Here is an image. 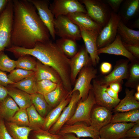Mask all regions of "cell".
Instances as JSON below:
<instances>
[{"mask_svg":"<svg viewBox=\"0 0 139 139\" xmlns=\"http://www.w3.org/2000/svg\"><path fill=\"white\" fill-rule=\"evenodd\" d=\"M11 46L31 49L38 42L50 40L49 31L29 0H12Z\"/></svg>","mask_w":139,"mask_h":139,"instance_id":"obj_1","label":"cell"},{"mask_svg":"<svg viewBox=\"0 0 139 139\" xmlns=\"http://www.w3.org/2000/svg\"><path fill=\"white\" fill-rule=\"evenodd\" d=\"M15 52L18 57L30 55L44 64L52 67L59 75L65 88L71 92L72 86L70 79V59L55 43L50 39L43 42H38L31 49L16 47Z\"/></svg>","mask_w":139,"mask_h":139,"instance_id":"obj_2","label":"cell"},{"mask_svg":"<svg viewBox=\"0 0 139 139\" xmlns=\"http://www.w3.org/2000/svg\"><path fill=\"white\" fill-rule=\"evenodd\" d=\"M13 16L12 0H9L5 7L0 12V52L11 46Z\"/></svg>","mask_w":139,"mask_h":139,"instance_id":"obj_3","label":"cell"},{"mask_svg":"<svg viewBox=\"0 0 139 139\" xmlns=\"http://www.w3.org/2000/svg\"><path fill=\"white\" fill-rule=\"evenodd\" d=\"M84 5L87 14L102 27L107 23L112 10L109 6L101 0H81Z\"/></svg>","mask_w":139,"mask_h":139,"instance_id":"obj_4","label":"cell"},{"mask_svg":"<svg viewBox=\"0 0 139 139\" xmlns=\"http://www.w3.org/2000/svg\"><path fill=\"white\" fill-rule=\"evenodd\" d=\"M93 66L91 63L84 67L80 70L70 95L77 91L79 92L81 100L83 101L87 98L92 88L91 81L95 77L97 73V70Z\"/></svg>","mask_w":139,"mask_h":139,"instance_id":"obj_5","label":"cell"},{"mask_svg":"<svg viewBox=\"0 0 139 139\" xmlns=\"http://www.w3.org/2000/svg\"><path fill=\"white\" fill-rule=\"evenodd\" d=\"M54 27L56 35L61 38L76 40L81 38L79 27L66 16L62 15L55 18Z\"/></svg>","mask_w":139,"mask_h":139,"instance_id":"obj_6","label":"cell"},{"mask_svg":"<svg viewBox=\"0 0 139 139\" xmlns=\"http://www.w3.org/2000/svg\"><path fill=\"white\" fill-rule=\"evenodd\" d=\"M120 20L118 14L112 11L109 21L98 35L97 39L98 49L108 46L114 41L117 35L118 25Z\"/></svg>","mask_w":139,"mask_h":139,"instance_id":"obj_7","label":"cell"},{"mask_svg":"<svg viewBox=\"0 0 139 139\" xmlns=\"http://www.w3.org/2000/svg\"><path fill=\"white\" fill-rule=\"evenodd\" d=\"M95 105L94 95L91 89L85 99L83 101L80 100L79 101L73 115L65 124L72 125L77 122H83L90 126L91 112Z\"/></svg>","mask_w":139,"mask_h":139,"instance_id":"obj_8","label":"cell"},{"mask_svg":"<svg viewBox=\"0 0 139 139\" xmlns=\"http://www.w3.org/2000/svg\"><path fill=\"white\" fill-rule=\"evenodd\" d=\"M49 8L55 18L77 12L87 13L84 6L77 0H54Z\"/></svg>","mask_w":139,"mask_h":139,"instance_id":"obj_9","label":"cell"},{"mask_svg":"<svg viewBox=\"0 0 139 139\" xmlns=\"http://www.w3.org/2000/svg\"><path fill=\"white\" fill-rule=\"evenodd\" d=\"M38 11L40 19L48 29L54 40L55 38L54 21V16L49 8V1L47 0H29Z\"/></svg>","mask_w":139,"mask_h":139,"instance_id":"obj_10","label":"cell"},{"mask_svg":"<svg viewBox=\"0 0 139 139\" xmlns=\"http://www.w3.org/2000/svg\"><path fill=\"white\" fill-rule=\"evenodd\" d=\"M93 80L91 90L94 95L96 105L105 107L112 111L120 100L119 98L114 99L111 97L107 92V86L101 84L97 80Z\"/></svg>","mask_w":139,"mask_h":139,"instance_id":"obj_11","label":"cell"},{"mask_svg":"<svg viewBox=\"0 0 139 139\" xmlns=\"http://www.w3.org/2000/svg\"><path fill=\"white\" fill-rule=\"evenodd\" d=\"M135 123H110L99 131L100 137L102 139H121L125 137L126 132Z\"/></svg>","mask_w":139,"mask_h":139,"instance_id":"obj_12","label":"cell"},{"mask_svg":"<svg viewBox=\"0 0 139 139\" xmlns=\"http://www.w3.org/2000/svg\"><path fill=\"white\" fill-rule=\"evenodd\" d=\"M80 99L78 91H75L72 94L69 103L64 108L57 120L48 131L50 133L58 134L62 127L73 115L78 102Z\"/></svg>","mask_w":139,"mask_h":139,"instance_id":"obj_13","label":"cell"},{"mask_svg":"<svg viewBox=\"0 0 139 139\" xmlns=\"http://www.w3.org/2000/svg\"><path fill=\"white\" fill-rule=\"evenodd\" d=\"M68 133L75 135L79 138L90 137L92 139H99V132L91 126L83 122H78L72 125L65 124L61 128L58 134L62 135Z\"/></svg>","mask_w":139,"mask_h":139,"instance_id":"obj_14","label":"cell"},{"mask_svg":"<svg viewBox=\"0 0 139 139\" xmlns=\"http://www.w3.org/2000/svg\"><path fill=\"white\" fill-rule=\"evenodd\" d=\"M91 63H92L91 59L84 46L81 47L73 57L70 59V79L72 86L80 70L84 67Z\"/></svg>","mask_w":139,"mask_h":139,"instance_id":"obj_15","label":"cell"},{"mask_svg":"<svg viewBox=\"0 0 139 139\" xmlns=\"http://www.w3.org/2000/svg\"><path fill=\"white\" fill-rule=\"evenodd\" d=\"M81 38L84 43L86 49L89 55L93 66L99 62L100 58L98 53L97 39L99 33L79 27Z\"/></svg>","mask_w":139,"mask_h":139,"instance_id":"obj_16","label":"cell"},{"mask_svg":"<svg viewBox=\"0 0 139 139\" xmlns=\"http://www.w3.org/2000/svg\"><path fill=\"white\" fill-rule=\"evenodd\" d=\"M128 59H122L118 61L113 70L107 76L100 81L97 80L101 85L107 87L111 83L121 82L122 80L127 79L129 76Z\"/></svg>","mask_w":139,"mask_h":139,"instance_id":"obj_17","label":"cell"},{"mask_svg":"<svg viewBox=\"0 0 139 139\" xmlns=\"http://www.w3.org/2000/svg\"><path fill=\"white\" fill-rule=\"evenodd\" d=\"M112 116L111 111L97 106L92 110L90 125L99 132L102 128L110 123Z\"/></svg>","mask_w":139,"mask_h":139,"instance_id":"obj_18","label":"cell"},{"mask_svg":"<svg viewBox=\"0 0 139 139\" xmlns=\"http://www.w3.org/2000/svg\"><path fill=\"white\" fill-rule=\"evenodd\" d=\"M98 55L106 53L124 56L132 62H138V60L125 48L123 45L119 36L117 34L116 38L108 46L98 49Z\"/></svg>","mask_w":139,"mask_h":139,"instance_id":"obj_19","label":"cell"},{"mask_svg":"<svg viewBox=\"0 0 139 139\" xmlns=\"http://www.w3.org/2000/svg\"><path fill=\"white\" fill-rule=\"evenodd\" d=\"M67 16L79 27L84 29L99 33L102 28L87 13L77 12L70 14Z\"/></svg>","mask_w":139,"mask_h":139,"instance_id":"obj_20","label":"cell"},{"mask_svg":"<svg viewBox=\"0 0 139 139\" xmlns=\"http://www.w3.org/2000/svg\"><path fill=\"white\" fill-rule=\"evenodd\" d=\"M139 13V0H123L118 13L120 20L126 25L138 16Z\"/></svg>","mask_w":139,"mask_h":139,"instance_id":"obj_21","label":"cell"},{"mask_svg":"<svg viewBox=\"0 0 139 139\" xmlns=\"http://www.w3.org/2000/svg\"><path fill=\"white\" fill-rule=\"evenodd\" d=\"M34 72L37 81L48 80L57 84L62 82L59 75L55 70L49 66L44 64L37 59Z\"/></svg>","mask_w":139,"mask_h":139,"instance_id":"obj_22","label":"cell"},{"mask_svg":"<svg viewBox=\"0 0 139 139\" xmlns=\"http://www.w3.org/2000/svg\"><path fill=\"white\" fill-rule=\"evenodd\" d=\"M135 91L125 90V96L112 111L114 112H124L139 108V102L135 98Z\"/></svg>","mask_w":139,"mask_h":139,"instance_id":"obj_23","label":"cell"},{"mask_svg":"<svg viewBox=\"0 0 139 139\" xmlns=\"http://www.w3.org/2000/svg\"><path fill=\"white\" fill-rule=\"evenodd\" d=\"M70 92L65 88L62 82L57 84L53 91L44 95L47 102L53 109L67 97Z\"/></svg>","mask_w":139,"mask_h":139,"instance_id":"obj_24","label":"cell"},{"mask_svg":"<svg viewBox=\"0 0 139 139\" xmlns=\"http://www.w3.org/2000/svg\"><path fill=\"white\" fill-rule=\"evenodd\" d=\"M71 97L70 94L60 103L49 112L45 118V122L42 129L48 131L51 126L56 122L64 108L69 103Z\"/></svg>","mask_w":139,"mask_h":139,"instance_id":"obj_25","label":"cell"},{"mask_svg":"<svg viewBox=\"0 0 139 139\" xmlns=\"http://www.w3.org/2000/svg\"><path fill=\"white\" fill-rule=\"evenodd\" d=\"M117 34L122 41L127 44L139 45V31L130 29L121 20L119 23Z\"/></svg>","mask_w":139,"mask_h":139,"instance_id":"obj_26","label":"cell"},{"mask_svg":"<svg viewBox=\"0 0 139 139\" xmlns=\"http://www.w3.org/2000/svg\"><path fill=\"white\" fill-rule=\"evenodd\" d=\"M8 94L15 101L20 109H26L32 104L31 94L16 88L6 87Z\"/></svg>","mask_w":139,"mask_h":139,"instance_id":"obj_27","label":"cell"},{"mask_svg":"<svg viewBox=\"0 0 139 139\" xmlns=\"http://www.w3.org/2000/svg\"><path fill=\"white\" fill-rule=\"evenodd\" d=\"M20 109L14 100L8 95L0 103V116L10 121Z\"/></svg>","mask_w":139,"mask_h":139,"instance_id":"obj_28","label":"cell"},{"mask_svg":"<svg viewBox=\"0 0 139 139\" xmlns=\"http://www.w3.org/2000/svg\"><path fill=\"white\" fill-rule=\"evenodd\" d=\"M76 41L70 39L60 38L55 43L69 58L73 57L78 51Z\"/></svg>","mask_w":139,"mask_h":139,"instance_id":"obj_29","label":"cell"},{"mask_svg":"<svg viewBox=\"0 0 139 139\" xmlns=\"http://www.w3.org/2000/svg\"><path fill=\"white\" fill-rule=\"evenodd\" d=\"M31 96L32 104L39 115L45 118L52 109L47 102L44 95L37 92Z\"/></svg>","mask_w":139,"mask_h":139,"instance_id":"obj_30","label":"cell"},{"mask_svg":"<svg viewBox=\"0 0 139 139\" xmlns=\"http://www.w3.org/2000/svg\"><path fill=\"white\" fill-rule=\"evenodd\" d=\"M36 79L35 73L33 74L16 83L8 85L16 88L30 94L37 92L36 86Z\"/></svg>","mask_w":139,"mask_h":139,"instance_id":"obj_31","label":"cell"},{"mask_svg":"<svg viewBox=\"0 0 139 139\" xmlns=\"http://www.w3.org/2000/svg\"><path fill=\"white\" fill-rule=\"evenodd\" d=\"M130 122L139 123V109L128 111L116 112L112 116L110 123Z\"/></svg>","mask_w":139,"mask_h":139,"instance_id":"obj_32","label":"cell"},{"mask_svg":"<svg viewBox=\"0 0 139 139\" xmlns=\"http://www.w3.org/2000/svg\"><path fill=\"white\" fill-rule=\"evenodd\" d=\"M5 126L13 139H29V134L33 131L29 127L20 126L11 122L7 123Z\"/></svg>","mask_w":139,"mask_h":139,"instance_id":"obj_33","label":"cell"},{"mask_svg":"<svg viewBox=\"0 0 139 139\" xmlns=\"http://www.w3.org/2000/svg\"><path fill=\"white\" fill-rule=\"evenodd\" d=\"M26 109L29 122V127L33 131L42 129L45 123V118L39 115L32 104Z\"/></svg>","mask_w":139,"mask_h":139,"instance_id":"obj_34","label":"cell"},{"mask_svg":"<svg viewBox=\"0 0 139 139\" xmlns=\"http://www.w3.org/2000/svg\"><path fill=\"white\" fill-rule=\"evenodd\" d=\"M16 68L35 72L37 65V59L29 55L21 56L15 60Z\"/></svg>","mask_w":139,"mask_h":139,"instance_id":"obj_35","label":"cell"},{"mask_svg":"<svg viewBox=\"0 0 139 139\" xmlns=\"http://www.w3.org/2000/svg\"><path fill=\"white\" fill-rule=\"evenodd\" d=\"M132 63L130 68H129V76L125 85L127 87L136 88L139 84V65L138 61Z\"/></svg>","mask_w":139,"mask_h":139,"instance_id":"obj_36","label":"cell"},{"mask_svg":"<svg viewBox=\"0 0 139 139\" xmlns=\"http://www.w3.org/2000/svg\"><path fill=\"white\" fill-rule=\"evenodd\" d=\"M34 72L20 68H15L7 75L8 79L14 83L18 82L34 73Z\"/></svg>","mask_w":139,"mask_h":139,"instance_id":"obj_37","label":"cell"},{"mask_svg":"<svg viewBox=\"0 0 139 139\" xmlns=\"http://www.w3.org/2000/svg\"><path fill=\"white\" fill-rule=\"evenodd\" d=\"M10 121L20 126L29 127V122L26 109H20Z\"/></svg>","mask_w":139,"mask_h":139,"instance_id":"obj_38","label":"cell"},{"mask_svg":"<svg viewBox=\"0 0 139 139\" xmlns=\"http://www.w3.org/2000/svg\"><path fill=\"white\" fill-rule=\"evenodd\" d=\"M15 68V60L10 58L4 51L0 52V70L10 73Z\"/></svg>","mask_w":139,"mask_h":139,"instance_id":"obj_39","label":"cell"},{"mask_svg":"<svg viewBox=\"0 0 139 139\" xmlns=\"http://www.w3.org/2000/svg\"><path fill=\"white\" fill-rule=\"evenodd\" d=\"M57 84L48 80L37 81V92L44 95L54 90Z\"/></svg>","mask_w":139,"mask_h":139,"instance_id":"obj_40","label":"cell"},{"mask_svg":"<svg viewBox=\"0 0 139 139\" xmlns=\"http://www.w3.org/2000/svg\"><path fill=\"white\" fill-rule=\"evenodd\" d=\"M31 139H63L62 135L55 134L48 131L40 129L33 131Z\"/></svg>","mask_w":139,"mask_h":139,"instance_id":"obj_41","label":"cell"},{"mask_svg":"<svg viewBox=\"0 0 139 139\" xmlns=\"http://www.w3.org/2000/svg\"><path fill=\"white\" fill-rule=\"evenodd\" d=\"M126 49L137 59L139 58V45L127 44L122 42Z\"/></svg>","mask_w":139,"mask_h":139,"instance_id":"obj_42","label":"cell"},{"mask_svg":"<svg viewBox=\"0 0 139 139\" xmlns=\"http://www.w3.org/2000/svg\"><path fill=\"white\" fill-rule=\"evenodd\" d=\"M103 1L109 6L112 11L117 13L123 0H103Z\"/></svg>","mask_w":139,"mask_h":139,"instance_id":"obj_43","label":"cell"},{"mask_svg":"<svg viewBox=\"0 0 139 139\" xmlns=\"http://www.w3.org/2000/svg\"><path fill=\"white\" fill-rule=\"evenodd\" d=\"M0 139H13L8 131L4 121L0 118Z\"/></svg>","mask_w":139,"mask_h":139,"instance_id":"obj_44","label":"cell"},{"mask_svg":"<svg viewBox=\"0 0 139 139\" xmlns=\"http://www.w3.org/2000/svg\"><path fill=\"white\" fill-rule=\"evenodd\" d=\"M126 137L139 138V123H135L126 132L125 138Z\"/></svg>","mask_w":139,"mask_h":139,"instance_id":"obj_45","label":"cell"},{"mask_svg":"<svg viewBox=\"0 0 139 139\" xmlns=\"http://www.w3.org/2000/svg\"><path fill=\"white\" fill-rule=\"evenodd\" d=\"M14 83L8 78L5 72L0 70V85L7 87L8 85Z\"/></svg>","mask_w":139,"mask_h":139,"instance_id":"obj_46","label":"cell"},{"mask_svg":"<svg viewBox=\"0 0 139 139\" xmlns=\"http://www.w3.org/2000/svg\"><path fill=\"white\" fill-rule=\"evenodd\" d=\"M111 64L108 62L102 63L101 65L100 69L101 72L104 74L109 73L112 68Z\"/></svg>","mask_w":139,"mask_h":139,"instance_id":"obj_47","label":"cell"},{"mask_svg":"<svg viewBox=\"0 0 139 139\" xmlns=\"http://www.w3.org/2000/svg\"><path fill=\"white\" fill-rule=\"evenodd\" d=\"M8 95V91L6 88L0 85V103Z\"/></svg>","mask_w":139,"mask_h":139,"instance_id":"obj_48","label":"cell"},{"mask_svg":"<svg viewBox=\"0 0 139 139\" xmlns=\"http://www.w3.org/2000/svg\"><path fill=\"white\" fill-rule=\"evenodd\" d=\"M110 88L115 92L118 93L121 90V87L120 82H114L110 84L109 85Z\"/></svg>","mask_w":139,"mask_h":139,"instance_id":"obj_49","label":"cell"},{"mask_svg":"<svg viewBox=\"0 0 139 139\" xmlns=\"http://www.w3.org/2000/svg\"><path fill=\"white\" fill-rule=\"evenodd\" d=\"M106 91L108 94L112 98L114 99L119 98L118 93L114 91L110 88L107 87Z\"/></svg>","mask_w":139,"mask_h":139,"instance_id":"obj_50","label":"cell"},{"mask_svg":"<svg viewBox=\"0 0 139 139\" xmlns=\"http://www.w3.org/2000/svg\"><path fill=\"white\" fill-rule=\"evenodd\" d=\"M63 139H83L77 137L75 134L72 133H68L62 135Z\"/></svg>","mask_w":139,"mask_h":139,"instance_id":"obj_51","label":"cell"},{"mask_svg":"<svg viewBox=\"0 0 139 139\" xmlns=\"http://www.w3.org/2000/svg\"><path fill=\"white\" fill-rule=\"evenodd\" d=\"M130 29H139V17L133 21L130 25Z\"/></svg>","mask_w":139,"mask_h":139,"instance_id":"obj_52","label":"cell"},{"mask_svg":"<svg viewBox=\"0 0 139 139\" xmlns=\"http://www.w3.org/2000/svg\"><path fill=\"white\" fill-rule=\"evenodd\" d=\"M9 0H0V12L5 7Z\"/></svg>","mask_w":139,"mask_h":139,"instance_id":"obj_53","label":"cell"},{"mask_svg":"<svg viewBox=\"0 0 139 139\" xmlns=\"http://www.w3.org/2000/svg\"><path fill=\"white\" fill-rule=\"evenodd\" d=\"M135 99L138 101H139V92H137L134 95Z\"/></svg>","mask_w":139,"mask_h":139,"instance_id":"obj_54","label":"cell"},{"mask_svg":"<svg viewBox=\"0 0 139 139\" xmlns=\"http://www.w3.org/2000/svg\"><path fill=\"white\" fill-rule=\"evenodd\" d=\"M121 139H139V138L136 137H130L129 138H124Z\"/></svg>","mask_w":139,"mask_h":139,"instance_id":"obj_55","label":"cell"},{"mask_svg":"<svg viewBox=\"0 0 139 139\" xmlns=\"http://www.w3.org/2000/svg\"><path fill=\"white\" fill-rule=\"evenodd\" d=\"M137 92H139V84L137 85L136 87Z\"/></svg>","mask_w":139,"mask_h":139,"instance_id":"obj_56","label":"cell"},{"mask_svg":"<svg viewBox=\"0 0 139 139\" xmlns=\"http://www.w3.org/2000/svg\"><path fill=\"white\" fill-rule=\"evenodd\" d=\"M99 139H102L99 136Z\"/></svg>","mask_w":139,"mask_h":139,"instance_id":"obj_57","label":"cell"}]
</instances>
